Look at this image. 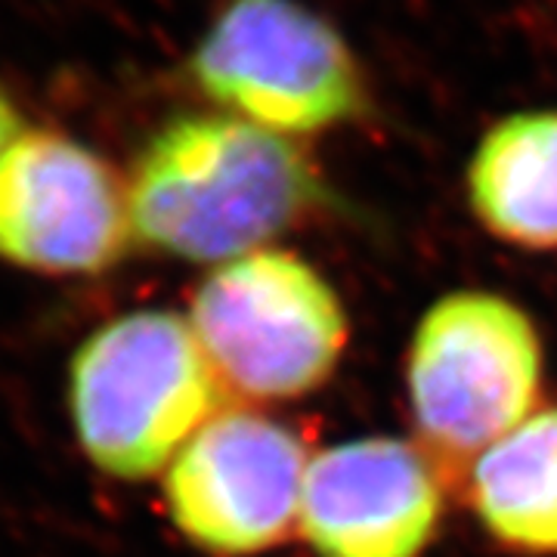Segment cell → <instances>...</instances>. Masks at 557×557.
<instances>
[{
	"mask_svg": "<svg viewBox=\"0 0 557 557\" xmlns=\"http://www.w3.org/2000/svg\"><path fill=\"white\" fill-rule=\"evenodd\" d=\"M127 205L143 245L220 267L270 248L335 196L295 137L230 112H186L139 146Z\"/></svg>",
	"mask_w": 557,
	"mask_h": 557,
	"instance_id": "obj_1",
	"label": "cell"
},
{
	"mask_svg": "<svg viewBox=\"0 0 557 557\" xmlns=\"http://www.w3.org/2000/svg\"><path fill=\"white\" fill-rule=\"evenodd\" d=\"M226 387L189 319L134 310L81 344L69 369V412L84 456L102 474L146 480L220 416Z\"/></svg>",
	"mask_w": 557,
	"mask_h": 557,
	"instance_id": "obj_2",
	"label": "cell"
},
{
	"mask_svg": "<svg viewBox=\"0 0 557 557\" xmlns=\"http://www.w3.org/2000/svg\"><path fill=\"white\" fill-rule=\"evenodd\" d=\"M545 347L530 313L496 292L461 288L418 319L406 394L418 446L443 474L468 468L539 412Z\"/></svg>",
	"mask_w": 557,
	"mask_h": 557,
	"instance_id": "obj_3",
	"label": "cell"
},
{
	"mask_svg": "<svg viewBox=\"0 0 557 557\" xmlns=\"http://www.w3.org/2000/svg\"><path fill=\"white\" fill-rule=\"evenodd\" d=\"M186 78L220 112L295 139L372 112L350 40L304 0H223L186 60Z\"/></svg>",
	"mask_w": 557,
	"mask_h": 557,
	"instance_id": "obj_4",
	"label": "cell"
},
{
	"mask_svg": "<svg viewBox=\"0 0 557 557\" xmlns=\"http://www.w3.org/2000/svg\"><path fill=\"white\" fill-rule=\"evenodd\" d=\"M189 325L220 384L263 403L319 391L350 341L332 282L285 248L214 267L193 295Z\"/></svg>",
	"mask_w": 557,
	"mask_h": 557,
	"instance_id": "obj_5",
	"label": "cell"
},
{
	"mask_svg": "<svg viewBox=\"0 0 557 557\" xmlns=\"http://www.w3.org/2000/svg\"><path fill=\"white\" fill-rule=\"evenodd\" d=\"M310 456L300 437L260 412H220L164 474V505L199 552L255 557L298 533Z\"/></svg>",
	"mask_w": 557,
	"mask_h": 557,
	"instance_id": "obj_6",
	"label": "cell"
},
{
	"mask_svg": "<svg viewBox=\"0 0 557 557\" xmlns=\"http://www.w3.org/2000/svg\"><path fill=\"white\" fill-rule=\"evenodd\" d=\"M134 239L127 183L60 131H22L0 156V258L47 276H97Z\"/></svg>",
	"mask_w": 557,
	"mask_h": 557,
	"instance_id": "obj_7",
	"label": "cell"
},
{
	"mask_svg": "<svg viewBox=\"0 0 557 557\" xmlns=\"http://www.w3.org/2000/svg\"><path fill=\"white\" fill-rule=\"evenodd\" d=\"M443 471L418 443L347 440L310 458L298 536L317 557H421L437 539Z\"/></svg>",
	"mask_w": 557,
	"mask_h": 557,
	"instance_id": "obj_8",
	"label": "cell"
},
{
	"mask_svg": "<svg viewBox=\"0 0 557 557\" xmlns=\"http://www.w3.org/2000/svg\"><path fill=\"white\" fill-rule=\"evenodd\" d=\"M465 199L486 236L555 255L557 109H520L490 124L465 168Z\"/></svg>",
	"mask_w": 557,
	"mask_h": 557,
	"instance_id": "obj_9",
	"label": "cell"
},
{
	"mask_svg": "<svg viewBox=\"0 0 557 557\" xmlns=\"http://www.w3.org/2000/svg\"><path fill=\"white\" fill-rule=\"evenodd\" d=\"M468 502L505 552L557 557V406L496 440L468 468Z\"/></svg>",
	"mask_w": 557,
	"mask_h": 557,
	"instance_id": "obj_10",
	"label": "cell"
},
{
	"mask_svg": "<svg viewBox=\"0 0 557 557\" xmlns=\"http://www.w3.org/2000/svg\"><path fill=\"white\" fill-rule=\"evenodd\" d=\"M20 134H22L20 109H16L13 97L7 94V87L0 84V156L7 152V146L20 137Z\"/></svg>",
	"mask_w": 557,
	"mask_h": 557,
	"instance_id": "obj_11",
	"label": "cell"
}]
</instances>
